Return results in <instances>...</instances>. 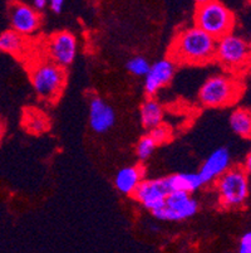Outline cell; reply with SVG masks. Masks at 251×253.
<instances>
[{
  "instance_id": "23",
  "label": "cell",
  "mask_w": 251,
  "mask_h": 253,
  "mask_svg": "<svg viewBox=\"0 0 251 253\" xmlns=\"http://www.w3.org/2000/svg\"><path fill=\"white\" fill-rule=\"evenodd\" d=\"M238 253H251V231L241 237Z\"/></svg>"
},
{
  "instance_id": "2",
  "label": "cell",
  "mask_w": 251,
  "mask_h": 253,
  "mask_svg": "<svg viewBox=\"0 0 251 253\" xmlns=\"http://www.w3.org/2000/svg\"><path fill=\"white\" fill-rule=\"evenodd\" d=\"M32 86L41 101L54 103L63 95L67 84L66 68L47 58H39L29 67Z\"/></svg>"
},
{
  "instance_id": "22",
  "label": "cell",
  "mask_w": 251,
  "mask_h": 253,
  "mask_svg": "<svg viewBox=\"0 0 251 253\" xmlns=\"http://www.w3.org/2000/svg\"><path fill=\"white\" fill-rule=\"evenodd\" d=\"M149 135H151L152 139L155 140L157 145L165 144V142L169 141L172 136L171 128H170L169 126L163 125V124H161V125L156 126L155 128L149 130Z\"/></svg>"
},
{
  "instance_id": "3",
  "label": "cell",
  "mask_w": 251,
  "mask_h": 253,
  "mask_svg": "<svg viewBox=\"0 0 251 253\" xmlns=\"http://www.w3.org/2000/svg\"><path fill=\"white\" fill-rule=\"evenodd\" d=\"M244 89V84L236 76L214 75L200 87L199 102L206 109H224L238 102Z\"/></svg>"
},
{
  "instance_id": "17",
  "label": "cell",
  "mask_w": 251,
  "mask_h": 253,
  "mask_svg": "<svg viewBox=\"0 0 251 253\" xmlns=\"http://www.w3.org/2000/svg\"><path fill=\"white\" fill-rule=\"evenodd\" d=\"M165 111L163 107L156 98L148 97L142 102L140 107V119L141 124L146 130H152L156 126L163 124Z\"/></svg>"
},
{
  "instance_id": "21",
  "label": "cell",
  "mask_w": 251,
  "mask_h": 253,
  "mask_svg": "<svg viewBox=\"0 0 251 253\" xmlns=\"http://www.w3.org/2000/svg\"><path fill=\"white\" fill-rule=\"evenodd\" d=\"M149 66H151V63H149L144 57L136 56L127 62V66H126V67H127L128 72H130L131 75L137 76V77H144L146 73L148 72Z\"/></svg>"
},
{
  "instance_id": "20",
  "label": "cell",
  "mask_w": 251,
  "mask_h": 253,
  "mask_svg": "<svg viewBox=\"0 0 251 253\" xmlns=\"http://www.w3.org/2000/svg\"><path fill=\"white\" fill-rule=\"evenodd\" d=\"M157 146L158 145L156 144L155 140L152 139L151 135L147 134L138 140L137 145H136V154H137L140 160L144 162V160L151 158V155L155 153Z\"/></svg>"
},
{
  "instance_id": "19",
  "label": "cell",
  "mask_w": 251,
  "mask_h": 253,
  "mask_svg": "<svg viewBox=\"0 0 251 253\" xmlns=\"http://www.w3.org/2000/svg\"><path fill=\"white\" fill-rule=\"evenodd\" d=\"M229 125L241 139H251V110L238 107L230 114Z\"/></svg>"
},
{
  "instance_id": "25",
  "label": "cell",
  "mask_w": 251,
  "mask_h": 253,
  "mask_svg": "<svg viewBox=\"0 0 251 253\" xmlns=\"http://www.w3.org/2000/svg\"><path fill=\"white\" fill-rule=\"evenodd\" d=\"M48 6V0H33V8L38 11L43 10Z\"/></svg>"
},
{
  "instance_id": "16",
  "label": "cell",
  "mask_w": 251,
  "mask_h": 253,
  "mask_svg": "<svg viewBox=\"0 0 251 253\" xmlns=\"http://www.w3.org/2000/svg\"><path fill=\"white\" fill-rule=\"evenodd\" d=\"M22 125L32 135H43L50 128V119L44 111L36 107H27L23 111Z\"/></svg>"
},
{
  "instance_id": "11",
  "label": "cell",
  "mask_w": 251,
  "mask_h": 253,
  "mask_svg": "<svg viewBox=\"0 0 251 253\" xmlns=\"http://www.w3.org/2000/svg\"><path fill=\"white\" fill-rule=\"evenodd\" d=\"M176 63L171 58L158 59L149 66L148 72L144 76V92L148 97H153L158 91L169 86L175 76Z\"/></svg>"
},
{
  "instance_id": "5",
  "label": "cell",
  "mask_w": 251,
  "mask_h": 253,
  "mask_svg": "<svg viewBox=\"0 0 251 253\" xmlns=\"http://www.w3.org/2000/svg\"><path fill=\"white\" fill-rule=\"evenodd\" d=\"M193 22L196 27L217 41L221 37L231 33L235 27V15L221 1L210 0L196 6Z\"/></svg>"
},
{
  "instance_id": "1",
  "label": "cell",
  "mask_w": 251,
  "mask_h": 253,
  "mask_svg": "<svg viewBox=\"0 0 251 253\" xmlns=\"http://www.w3.org/2000/svg\"><path fill=\"white\" fill-rule=\"evenodd\" d=\"M216 39L199 27L179 31L172 39L169 58L176 66H205L215 62Z\"/></svg>"
},
{
  "instance_id": "4",
  "label": "cell",
  "mask_w": 251,
  "mask_h": 253,
  "mask_svg": "<svg viewBox=\"0 0 251 253\" xmlns=\"http://www.w3.org/2000/svg\"><path fill=\"white\" fill-rule=\"evenodd\" d=\"M215 62L232 76L243 75L251 66V43L231 33L216 41Z\"/></svg>"
},
{
  "instance_id": "18",
  "label": "cell",
  "mask_w": 251,
  "mask_h": 253,
  "mask_svg": "<svg viewBox=\"0 0 251 253\" xmlns=\"http://www.w3.org/2000/svg\"><path fill=\"white\" fill-rule=\"evenodd\" d=\"M28 37L22 36L13 29L0 33V50L14 57H20L27 52Z\"/></svg>"
},
{
  "instance_id": "14",
  "label": "cell",
  "mask_w": 251,
  "mask_h": 253,
  "mask_svg": "<svg viewBox=\"0 0 251 253\" xmlns=\"http://www.w3.org/2000/svg\"><path fill=\"white\" fill-rule=\"evenodd\" d=\"M144 168L142 165H130L118 170L114 176V186L124 195H132L140 183L143 180Z\"/></svg>"
},
{
  "instance_id": "13",
  "label": "cell",
  "mask_w": 251,
  "mask_h": 253,
  "mask_svg": "<svg viewBox=\"0 0 251 253\" xmlns=\"http://www.w3.org/2000/svg\"><path fill=\"white\" fill-rule=\"evenodd\" d=\"M116 124L113 107L101 97H93L89 102V126L97 134H105Z\"/></svg>"
},
{
  "instance_id": "27",
  "label": "cell",
  "mask_w": 251,
  "mask_h": 253,
  "mask_svg": "<svg viewBox=\"0 0 251 253\" xmlns=\"http://www.w3.org/2000/svg\"><path fill=\"white\" fill-rule=\"evenodd\" d=\"M4 132H5V125H4L3 120L0 119V141H1V139H3Z\"/></svg>"
},
{
  "instance_id": "9",
  "label": "cell",
  "mask_w": 251,
  "mask_h": 253,
  "mask_svg": "<svg viewBox=\"0 0 251 253\" xmlns=\"http://www.w3.org/2000/svg\"><path fill=\"white\" fill-rule=\"evenodd\" d=\"M9 23L13 31L24 37H31L38 32L41 24L39 11L22 1H11L8 8Z\"/></svg>"
},
{
  "instance_id": "15",
  "label": "cell",
  "mask_w": 251,
  "mask_h": 253,
  "mask_svg": "<svg viewBox=\"0 0 251 253\" xmlns=\"http://www.w3.org/2000/svg\"><path fill=\"white\" fill-rule=\"evenodd\" d=\"M165 185L171 192H186L192 193L197 192L200 188L204 186L202 179L199 172H179V174H172V175L163 178Z\"/></svg>"
},
{
  "instance_id": "24",
  "label": "cell",
  "mask_w": 251,
  "mask_h": 253,
  "mask_svg": "<svg viewBox=\"0 0 251 253\" xmlns=\"http://www.w3.org/2000/svg\"><path fill=\"white\" fill-rule=\"evenodd\" d=\"M48 6L50 8V10L59 14L64 8V0H48Z\"/></svg>"
},
{
  "instance_id": "28",
  "label": "cell",
  "mask_w": 251,
  "mask_h": 253,
  "mask_svg": "<svg viewBox=\"0 0 251 253\" xmlns=\"http://www.w3.org/2000/svg\"><path fill=\"white\" fill-rule=\"evenodd\" d=\"M193 1L196 3V5H201V4L207 3V1H210V0H193Z\"/></svg>"
},
{
  "instance_id": "7",
  "label": "cell",
  "mask_w": 251,
  "mask_h": 253,
  "mask_svg": "<svg viewBox=\"0 0 251 253\" xmlns=\"http://www.w3.org/2000/svg\"><path fill=\"white\" fill-rule=\"evenodd\" d=\"M199 211V202L190 193L171 192L161 208L152 211L156 219L179 222L193 217Z\"/></svg>"
},
{
  "instance_id": "6",
  "label": "cell",
  "mask_w": 251,
  "mask_h": 253,
  "mask_svg": "<svg viewBox=\"0 0 251 253\" xmlns=\"http://www.w3.org/2000/svg\"><path fill=\"white\" fill-rule=\"evenodd\" d=\"M214 184L218 202L224 208H239L248 201L250 185L244 168L230 167Z\"/></svg>"
},
{
  "instance_id": "10",
  "label": "cell",
  "mask_w": 251,
  "mask_h": 253,
  "mask_svg": "<svg viewBox=\"0 0 251 253\" xmlns=\"http://www.w3.org/2000/svg\"><path fill=\"white\" fill-rule=\"evenodd\" d=\"M169 190L166 188L163 178L143 179L136 188L132 197L136 202L141 204L144 209L152 213L165 204Z\"/></svg>"
},
{
  "instance_id": "8",
  "label": "cell",
  "mask_w": 251,
  "mask_h": 253,
  "mask_svg": "<svg viewBox=\"0 0 251 253\" xmlns=\"http://www.w3.org/2000/svg\"><path fill=\"white\" fill-rule=\"evenodd\" d=\"M77 52V37L68 31L52 34L44 44V58L54 62L62 68L69 67L74 62Z\"/></svg>"
},
{
  "instance_id": "26",
  "label": "cell",
  "mask_w": 251,
  "mask_h": 253,
  "mask_svg": "<svg viewBox=\"0 0 251 253\" xmlns=\"http://www.w3.org/2000/svg\"><path fill=\"white\" fill-rule=\"evenodd\" d=\"M244 169H245L248 172H251V151L248 154V156H246Z\"/></svg>"
},
{
  "instance_id": "12",
  "label": "cell",
  "mask_w": 251,
  "mask_h": 253,
  "mask_svg": "<svg viewBox=\"0 0 251 253\" xmlns=\"http://www.w3.org/2000/svg\"><path fill=\"white\" fill-rule=\"evenodd\" d=\"M231 167V155L227 148H217L202 163L199 174L204 185H211Z\"/></svg>"
}]
</instances>
